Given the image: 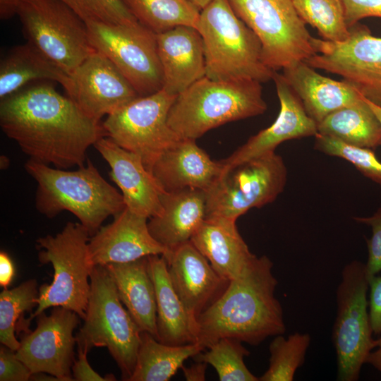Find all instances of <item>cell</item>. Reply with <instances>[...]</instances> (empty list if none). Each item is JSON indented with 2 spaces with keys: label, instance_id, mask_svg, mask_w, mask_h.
<instances>
[{
  "label": "cell",
  "instance_id": "1",
  "mask_svg": "<svg viewBox=\"0 0 381 381\" xmlns=\"http://www.w3.org/2000/svg\"><path fill=\"white\" fill-rule=\"evenodd\" d=\"M0 126L30 159L61 169L83 166L87 149L106 136L100 121L48 83L1 99Z\"/></svg>",
  "mask_w": 381,
  "mask_h": 381
},
{
  "label": "cell",
  "instance_id": "2",
  "mask_svg": "<svg viewBox=\"0 0 381 381\" xmlns=\"http://www.w3.org/2000/svg\"><path fill=\"white\" fill-rule=\"evenodd\" d=\"M267 255L257 257L197 318V342L205 349L231 337L258 346L286 331L282 307L274 296L277 280Z\"/></svg>",
  "mask_w": 381,
  "mask_h": 381
},
{
  "label": "cell",
  "instance_id": "3",
  "mask_svg": "<svg viewBox=\"0 0 381 381\" xmlns=\"http://www.w3.org/2000/svg\"><path fill=\"white\" fill-rule=\"evenodd\" d=\"M25 169L37 183V210L49 218L68 211L90 236L107 217L126 207L122 194L102 176L90 159L77 170L66 171L29 159Z\"/></svg>",
  "mask_w": 381,
  "mask_h": 381
},
{
  "label": "cell",
  "instance_id": "4",
  "mask_svg": "<svg viewBox=\"0 0 381 381\" xmlns=\"http://www.w3.org/2000/svg\"><path fill=\"white\" fill-rule=\"evenodd\" d=\"M267 108L261 83L204 76L177 95L168 124L181 138L196 140L224 123L262 114Z\"/></svg>",
  "mask_w": 381,
  "mask_h": 381
},
{
  "label": "cell",
  "instance_id": "5",
  "mask_svg": "<svg viewBox=\"0 0 381 381\" xmlns=\"http://www.w3.org/2000/svg\"><path fill=\"white\" fill-rule=\"evenodd\" d=\"M196 29L203 42L206 77L260 83L272 80L275 71L264 63L259 38L227 0H212L200 11Z\"/></svg>",
  "mask_w": 381,
  "mask_h": 381
},
{
  "label": "cell",
  "instance_id": "6",
  "mask_svg": "<svg viewBox=\"0 0 381 381\" xmlns=\"http://www.w3.org/2000/svg\"><path fill=\"white\" fill-rule=\"evenodd\" d=\"M90 235L80 224L68 222L55 236L37 240L38 260L51 263L54 269L50 284L39 287L36 310L28 319L20 318L28 329L30 320L47 308L61 306L76 313L84 320L90 294V274L94 268L88 253Z\"/></svg>",
  "mask_w": 381,
  "mask_h": 381
},
{
  "label": "cell",
  "instance_id": "7",
  "mask_svg": "<svg viewBox=\"0 0 381 381\" xmlns=\"http://www.w3.org/2000/svg\"><path fill=\"white\" fill-rule=\"evenodd\" d=\"M123 305L106 267L95 266L84 323L75 337L90 349L107 347L122 380L128 381L135 366L142 331Z\"/></svg>",
  "mask_w": 381,
  "mask_h": 381
},
{
  "label": "cell",
  "instance_id": "8",
  "mask_svg": "<svg viewBox=\"0 0 381 381\" xmlns=\"http://www.w3.org/2000/svg\"><path fill=\"white\" fill-rule=\"evenodd\" d=\"M336 292L337 315L332 340L337 355V380L357 381L376 346L370 325L365 264L353 260L342 271Z\"/></svg>",
  "mask_w": 381,
  "mask_h": 381
},
{
  "label": "cell",
  "instance_id": "9",
  "mask_svg": "<svg viewBox=\"0 0 381 381\" xmlns=\"http://www.w3.org/2000/svg\"><path fill=\"white\" fill-rule=\"evenodd\" d=\"M16 15L28 42L68 75L95 51L86 23L61 0H23Z\"/></svg>",
  "mask_w": 381,
  "mask_h": 381
},
{
  "label": "cell",
  "instance_id": "10",
  "mask_svg": "<svg viewBox=\"0 0 381 381\" xmlns=\"http://www.w3.org/2000/svg\"><path fill=\"white\" fill-rule=\"evenodd\" d=\"M236 15L258 36L264 63L277 71L315 53L312 36L292 0H227Z\"/></svg>",
  "mask_w": 381,
  "mask_h": 381
},
{
  "label": "cell",
  "instance_id": "11",
  "mask_svg": "<svg viewBox=\"0 0 381 381\" xmlns=\"http://www.w3.org/2000/svg\"><path fill=\"white\" fill-rule=\"evenodd\" d=\"M287 176L283 158L275 152L236 166L206 192V217L236 221L249 210L274 202L284 190Z\"/></svg>",
  "mask_w": 381,
  "mask_h": 381
},
{
  "label": "cell",
  "instance_id": "12",
  "mask_svg": "<svg viewBox=\"0 0 381 381\" xmlns=\"http://www.w3.org/2000/svg\"><path fill=\"white\" fill-rule=\"evenodd\" d=\"M85 23L93 48L111 61L139 96L162 89L164 77L155 33L138 21Z\"/></svg>",
  "mask_w": 381,
  "mask_h": 381
},
{
  "label": "cell",
  "instance_id": "13",
  "mask_svg": "<svg viewBox=\"0 0 381 381\" xmlns=\"http://www.w3.org/2000/svg\"><path fill=\"white\" fill-rule=\"evenodd\" d=\"M176 97L163 88L138 97L107 116L102 123L106 137L139 155L150 171L161 154L181 139L168 124Z\"/></svg>",
  "mask_w": 381,
  "mask_h": 381
},
{
  "label": "cell",
  "instance_id": "14",
  "mask_svg": "<svg viewBox=\"0 0 381 381\" xmlns=\"http://www.w3.org/2000/svg\"><path fill=\"white\" fill-rule=\"evenodd\" d=\"M349 32L348 39L340 42L313 37L316 54L305 62L341 76L365 99L381 107V37L359 22Z\"/></svg>",
  "mask_w": 381,
  "mask_h": 381
},
{
  "label": "cell",
  "instance_id": "15",
  "mask_svg": "<svg viewBox=\"0 0 381 381\" xmlns=\"http://www.w3.org/2000/svg\"><path fill=\"white\" fill-rule=\"evenodd\" d=\"M36 328L25 332L16 351L32 373H45L59 381L73 380V332L80 323V316L73 310L55 306L49 315L44 311L36 317Z\"/></svg>",
  "mask_w": 381,
  "mask_h": 381
},
{
  "label": "cell",
  "instance_id": "16",
  "mask_svg": "<svg viewBox=\"0 0 381 381\" xmlns=\"http://www.w3.org/2000/svg\"><path fill=\"white\" fill-rule=\"evenodd\" d=\"M69 76L68 97L97 121L139 97L111 61L96 50Z\"/></svg>",
  "mask_w": 381,
  "mask_h": 381
},
{
  "label": "cell",
  "instance_id": "17",
  "mask_svg": "<svg viewBox=\"0 0 381 381\" xmlns=\"http://www.w3.org/2000/svg\"><path fill=\"white\" fill-rule=\"evenodd\" d=\"M272 80L280 103L276 120L269 127L251 136L229 157L221 160L222 174L252 158L275 152L284 141L315 136L318 133L317 123L308 115L301 99L282 73L275 71Z\"/></svg>",
  "mask_w": 381,
  "mask_h": 381
},
{
  "label": "cell",
  "instance_id": "18",
  "mask_svg": "<svg viewBox=\"0 0 381 381\" xmlns=\"http://www.w3.org/2000/svg\"><path fill=\"white\" fill-rule=\"evenodd\" d=\"M147 219L126 207L114 216L112 222L101 226L88 241L89 257L93 266L128 262L151 255H167L169 251L151 235Z\"/></svg>",
  "mask_w": 381,
  "mask_h": 381
},
{
  "label": "cell",
  "instance_id": "19",
  "mask_svg": "<svg viewBox=\"0 0 381 381\" xmlns=\"http://www.w3.org/2000/svg\"><path fill=\"white\" fill-rule=\"evenodd\" d=\"M164 258L176 293L190 315L197 320L229 282L215 272L191 241L169 251Z\"/></svg>",
  "mask_w": 381,
  "mask_h": 381
},
{
  "label": "cell",
  "instance_id": "20",
  "mask_svg": "<svg viewBox=\"0 0 381 381\" xmlns=\"http://www.w3.org/2000/svg\"><path fill=\"white\" fill-rule=\"evenodd\" d=\"M94 146L109 164V176L121 189L126 207L148 219L161 214L164 191L142 158L107 137L99 139Z\"/></svg>",
  "mask_w": 381,
  "mask_h": 381
},
{
  "label": "cell",
  "instance_id": "21",
  "mask_svg": "<svg viewBox=\"0 0 381 381\" xmlns=\"http://www.w3.org/2000/svg\"><path fill=\"white\" fill-rule=\"evenodd\" d=\"M223 171L221 161H214L195 140L181 138L164 150L150 169L164 192L196 188L207 192Z\"/></svg>",
  "mask_w": 381,
  "mask_h": 381
},
{
  "label": "cell",
  "instance_id": "22",
  "mask_svg": "<svg viewBox=\"0 0 381 381\" xmlns=\"http://www.w3.org/2000/svg\"><path fill=\"white\" fill-rule=\"evenodd\" d=\"M167 92L178 95L205 76L202 37L191 26L179 25L156 35Z\"/></svg>",
  "mask_w": 381,
  "mask_h": 381
},
{
  "label": "cell",
  "instance_id": "23",
  "mask_svg": "<svg viewBox=\"0 0 381 381\" xmlns=\"http://www.w3.org/2000/svg\"><path fill=\"white\" fill-rule=\"evenodd\" d=\"M236 222L206 217L190 239L215 272L229 282L241 275L257 258L239 234Z\"/></svg>",
  "mask_w": 381,
  "mask_h": 381
},
{
  "label": "cell",
  "instance_id": "24",
  "mask_svg": "<svg viewBox=\"0 0 381 381\" xmlns=\"http://www.w3.org/2000/svg\"><path fill=\"white\" fill-rule=\"evenodd\" d=\"M206 192L200 189L163 192L161 214L147 222L151 235L169 252L190 241L206 218Z\"/></svg>",
  "mask_w": 381,
  "mask_h": 381
},
{
  "label": "cell",
  "instance_id": "25",
  "mask_svg": "<svg viewBox=\"0 0 381 381\" xmlns=\"http://www.w3.org/2000/svg\"><path fill=\"white\" fill-rule=\"evenodd\" d=\"M282 71L283 76L301 99L306 113L317 125L332 112L363 101V96L350 83L325 77L305 61Z\"/></svg>",
  "mask_w": 381,
  "mask_h": 381
},
{
  "label": "cell",
  "instance_id": "26",
  "mask_svg": "<svg viewBox=\"0 0 381 381\" xmlns=\"http://www.w3.org/2000/svg\"><path fill=\"white\" fill-rule=\"evenodd\" d=\"M147 256L157 304V340L171 345L197 342V320L192 318L176 293L164 256Z\"/></svg>",
  "mask_w": 381,
  "mask_h": 381
},
{
  "label": "cell",
  "instance_id": "27",
  "mask_svg": "<svg viewBox=\"0 0 381 381\" xmlns=\"http://www.w3.org/2000/svg\"><path fill=\"white\" fill-rule=\"evenodd\" d=\"M115 284L118 295L141 331L157 340V304L147 256L124 263L104 265Z\"/></svg>",
  "mask_w": 381,
  "mask_h": 381
},
{
  "label": "cell",
  "instance_id": "28",
  "mask_svg": "<svg viewBox=\"0 0 381 381\" xmlns=\"http://www.w3.org/2000/svg\"><path fill=\"white\" fill-rule=\"evenodd\" d=\"M52 80L68 88L70 76L30 43L11 49L0 64V98L3 99L34 80Z\"/></svg>",
  "mask_w": 381,
  "mask_h": 381
},
{
  "label": "cell",
  "instance_id": "29",
  "mask_svg": "<svg viewBox=\"0 0 381 381\" xmlns=\"http://www.w3.org/2000/svg\"><path fill=\"white\" fill-rule=\"evenodd\" d=\"M204 350L199 342L167 344L142 331L135 366L128 381H168L181 369L186 360Z\"/></svg>",
  "mask_w": 381,
  "mask_h": 381
},
{
  "label": "cell",
  "instance_id": "30",
  "mask_svg": "<svg viewBox=\"0 0 381 381\" xmlns=\"http://www.w3.org/2000/svg\"><path fill=\"white\" fill-rule=\"evenodd\" d=\"M318 131L356 147L381 146V123L364 98L327 116L318 123Z\"/></svg>",
  "mask_w": 381,
  "mask_h": 381
},
{
  "label": "cell",
  "instance_id": "31",
  "mask_svg": "<svg viewBox=\"0 0 381 381\" xmlns=\"http://www.w3.org/2000/svg\"><path fill=\"white\" fill-rule=\"evenodd\" d=\"M136 20L159 34L179 25L196 28L200 11L188 0H121Z\"/></svg>",
  "mask_w": 381,
  "mask_h": 381
},
{
  "label": "cell",
  "instance_id": "32",
  "mask_svg": "<svg viewBox=\"0 0 381 381\" xmlns=\"http://www.w3.org/2000/svg\"><path fill=\"white\" fill-rule=\"evenodd\" d=\"M310 341L308 333L295 332L286 338L282 334L275 336L269 346L268 368L259 381L294 380L296 370L305 362Z\"/></svg>",
  "mask_w": 381,
  "mask_h": 381
},
{
  "label": "cell",
  "instance_id": "33",
  "mask_svg": "<svg viewBox=\"0 0 381 381\" xmlns=\"http://www.w3.org/2000/svg\"><path fill=\"white\" fill-rule=\"evenodd\" d=\"M39 288L35 279H28L0 294V342L16 351L20 342L15 336L17 321L25 312L37 306Z\"/></svg>",
  "mask_w": 381,
  "mask_h": 381
},
{
  "label": "cell",
  "instance_id": "34",
  "mask_svg": "<svg viewBox=\"0 0 381 381\" xmlns=\"http://www.w3.org/2000/svg\"><path fill=\"white\" fill-rule=\"evenodd\" d=\"M194 357L195 361L211 365L220 381H259L244 363L250 352L242 341L231 337L218 339Z\"/></svg>",
  "mask_w": 381,
  "mask_h": 381
},
{
  "label": "cell",
  "instance_id": "35",
  "mask_svg": "<svg viewBox=\"0 0 381 381\" xmlns=\"http://www.w3.org/2000/svg\"><path fill=\"white\" fill-rule=\"evenodd\" d=\"M306 24L316 28L322 39L340 42L349 37L341 0H292Z\"/></svg>",
  "mask_w": 381,
  "mask_h": 381
},
{
  "label": "cell",
  "instance_id": "36",
  "mask_svg": "<svg viewBox=\"0 0 381 381\" xmlns=\"http://www.w3.org/2000/svg\"><path fill=\"white\" fill-rule=\"evenodd\" d=\"M314 148L325 155L344 159L381 188V162L373 150L346 144L334 137L317 133Z\"/></svg>",
  "mask_w": 381,
  "mask_h": 381
},
{
  "label": "cell",
  "instance_id": "37",
  "mask_svg": "<svg viewBox=\"0 0 381 381\" xmlns=\"http://www.w3.org/2000/svg\"><path fill=\"white\" fill-rule=\"evenodd\" d=\"M85 22L123 24L137 21L121 0H61Z\"/></svg>",
  "mask_w": 381,
  "mask_h": 381
},
{
  "label": "cell",
  "instance_id": "38",
  "mask_svg": "<svg viewBox=\"0 0 381 381\" xmlns=\"http://www.w3.org/2000/svg\"><path fill=\"white\" fill-rule=\"evenodd\" d=\"M353 219L371 228V236L365 238L368 252L365 267L368 277L377 274L381 272V206L371 216L355 217Z\"/></svg>",
  "mask_w": 381,
  "mask_h": 381
},
{
  "label": "cell",
  "instance_id": "39",
  "mask_svg": "<svg viewBox=\"0 0 381 381\" xmlns=\"http://www.w3.org/2000/svg\"><path fill=\"white\" fill-rule=\"evenodd\" d=\"M32 372L16 356V351L6 345L0 346V380H30Z\"/></svg>",
  "mask_w": 381,
  "mask_h": 381
},
{
  "label": "cell",
  "instance_id": "40",
  "mask_svg": "<svg viewBox=\"0 0 381 381\" xmlns=\"http://www.w3.org/2000/svg\"><path fill=\"white\" fill-rule=\"evenodd\" d=\"M78 358L72 366L73 380L76 381H114L116 377L112 374L102 377L95 372L87 361V353L91 349L83 339L76 337Z\"/></svg>",
  "mask_w": 381,
  "mask_h": 381
},
{
  "label": "cell",
  "instance_id": "41",
  "mask_svg": "<svg viewBox=\"0 0 381 381\" xmlns=\"http://www.w3.org/2000/svg\"><path fill=\"white\" fill-rule=\"evenodd\" d=\"M349 28L368 17L381 18V0H341Z\"/></svg>",
  "mask_w": 381,
  "mask_h": 381
},
{
  "label": "cell",
  "instance_id": "42",
  "mask_svg": "<svg viewBox=\"0 0 381 381\" xmlns=\"http://www.w3.org/2000/svg\"><path fill=\"white\" fill-rule=\"evenodd\" d=\"M368 310L370 325L374 334H381V275L368 277Z\"/></svg>",
  "mask_w": 381,
  "mask_h": 381
},
{
  "label": "cell",
  "instance_id": "43",
  "mask_svg": "<svg viewBox=\"0 0 381 381\" xmlns=\"http://www.w3.org/2000/svg\"><path fill=\"white\" fill-rule=\"evenodd\" d=\"M15 275V267L10 256L4 251L0 252V285L8 289Z\"/></svg>",
  "mask_w": 381,
  "mask_h": 381
},
{
  "label": "cell",
  "instance_id": "44",
  "mask_svg": "<svg viewBox=\"0 0 381 381\" xmlns=\"http://www.w3.org/2000/svg\"><path fill=\"white\" fill-rule=\"evenodd\" d=\"M207 365L205 362L196 361L190 366H182L181 370L187 381H204L206 377Z\"/></svg>",
  "mask_w": 381,
  "mask_h": 381
},
{
  "label": "cell",
  "instance_id": "45",
  "mask_svg": "<svg viewBox=\"0 0 381 381\" xmlns=\"http://www.w3.org/2000/svg\"><path fill=\"white\" fill-rule=\"evenodd\" d=\"M23 0H0V17L6 20L16 15L18 7Z\"/></svg>",
  "mask_w": 381,
  "mask_h": 381
},
{
  "label": "cell",
  "instance_id": "46",
  "mask_svg": "<svg viewBox=\"0 0 381 381\" xmlns=\"http://www.w3.org/2000/svg\"><path fill=\"white\" fill-rule=\"evenodd\" d=\"M366 363L371 365L381 373V336L376 339V346L370 353Z\"/></svg>",
  "mask_w": 381,
  "mask_h": 381
},
{
  "label": "cell",
  "instance_id": "47",
  "mask_svg": "<svg viewBox=\"0 0 381 381\" xmlns=\"http://www.w3.org/2000/svg\"><path fill=\"white\" fill-rule=\"evenodd\" d=\"M198 10L202 11L206 7L212 0H188Z\"/></svg>",
  "mask_w": 381,
  "mask_h": 381
},
{
  "label": "cell",
  "instance_id": "48",
  "mask_svg": "<svg viewBox=\"0 0 381 381\" xmlns=\"http://www.w3.org/2000/svg\"><path fill=\"white\" fill-rule=\"evenodd\" d=\"M364 98V97H363ZM365 99V98H364ZM367 103L369 104L377 119H379L380 123H381V107L373 104L372 102H369L366 99H365Z\"/></svg>",
  "mask_w": 381,
  "mask_h": 381
}]
</instances>
